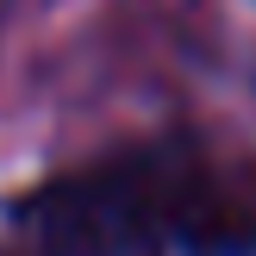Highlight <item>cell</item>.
<instances>
[{
    "mask_svg": "<svg viewBox=\"0 0 256 256\" xmlns=\"http://www.w3.org/2000/svg\"><path fill=\"white\" fill-rule=\"evenodd\" d=\"M12 225L32 256H250L256 169L188 138L132 144L25 194Z\"/></svg>",
    "mask_w": 256,
    "mask_h": 256,
    "instance_id": "1",
    "label": "cell"
}]
</instances>
